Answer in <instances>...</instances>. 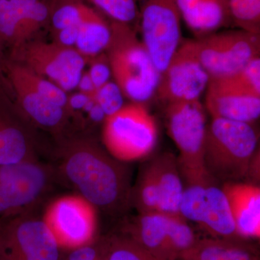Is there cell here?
<instances>
[{"instance_id": "36", "label": "cell", "mask_w": 260, "mask_h": 260, "mask_svg": "<svg viewBox=\"0 0 260 260\" xmlns=\"http://www.w3.org/2000/svg\"><path fill=\"white\" fill-rule=\"evenodd\" d=\"M3 49H4V47L0 43V68H1L2 63H3V59H4V57H3Z\"/></svg>"}, {"instance_id": "33", "label": "cell", "mask_w": 260, "mask_h": 260, "mask_svg": "<svg viewBox=\"0 0 260 260\" xmlns=\"http://www.w3.org/2000/svg\"><path fill=\"white\" fill-rule=\"evenodd\" d=\"M236 74L248 88L260 94V57L253 59Z\"/></svg>"}, {"instance_id": "1", "label": "cell", "mask_w": 260, "mask_h": 260, "mask_svg": "<svg viewBox=\"0 0 260 260\" xmlns=\"http://www.w3.org/2000/svg\"><path fill=\"white\" fill-rule=\"evenodd\" d=\"M56 145L53 167L58 179L107 215L119 216L129 209L133 186L124 162L88 133L66 135Z\"/></svg>"}, {"instance_id": "16", "label": "cell", "mask_w": 260, "mask_h": 260, "mask_svg": "<svg viewBox=\"0 0 260 260\" xmlns=\"http://www.w3.org/2000/svg\"><path fill=\"white\" fill-rule=\"evenodd\" d=\"M5 76L13 90L15 105L36 129L47 132L55 141L69 134L70 115L68 110L48 100L14 77Z\"/></svg>"}, {"instance_id": "8", "label": "cell", "mask_w": 260, "mask_h": 260, "mask_svg": "<svg viewBox=\"0 0 260 260\" xmlns=\"http://www.w3.org/2000/svg\"><path fill=\"white\" fill-rule=\"evenodd\" d=\"M61 251L42 218L0 217V260H59Z\"/></svg>"}, {"instance_id": "7", "label": "cell", "mask_w": 260, "mask_h": 260, "mask_svg": "<svg viewBox=\"0 0 260 260\" xmlns=\"http://www.w3.org/2000/svg\"><path fill=\"white\" fill-rule=\"evenodd\" d=\"M8 59L47 78L67 93L77 88L88 61L75 48L30 40L10 50Z\"/></svg>"}, {"instance_id": "19", "label": "cell", "mask_w": 260, "mask_h": 260, "mask_svg": "<svg viewBox=\"0 0 260 260\" xmlns=\"http://www.w3.org/2000/svg\"><path fill=\"white\" fill-rule=\"evenodd\" d=\"M181 20L198 38L232 23L225 0H176Z\"/></svg>"}, {"instance_id": "2", "label": "cell", "mask_w": 260, "mask_h": 260, "mask_svg": "<svg viewBox=\"0 0 260 260\" xmlns=\"http://www.w3.org/2000/svg\"><path fill=\"white\" fill-rule=\"evenodd\" d=\"M258 143L254 123L212 118L205 134V170L215 182H239L249 175Z\"/></svg>"}, {"instance_id": "31", "label": "cell", "mask_w": 260, "mask_h": 260, "mask_svg": "<svg viewBox=\"0 0 260 260\" xmlns=\"http://www.w3.org/2000/svg\"><path fill=\"white\" fill-rule=\"evenodd\" d=\"M64 251L59 260H104V239Z\"/></svg>"}, {"instance_id": "15", "label": "cell", "mask_w": 260, "mask_h": 260, "mask_svg": "<svg viewBox=\"0 0 260 260\" xmlns=\"http://www.w3.org/2000/svg\"><path fill=\"white\" fill-rule=\"evenodd\" d=\"M50 0L0 2V43L10 50L49 28Z\"/></svg>"}, {"instance_id": "26", "label": "cell", "mask_w": 260, "mask_h": 260, "mask_svg": "<svg viewBox=\"0 0 260 260\" xmlns=\"http://www.w3.org/2000/svg\"><path fill=\"white\" fill-rule=\"evenodd\" d=\"M131 205L140 214L158 212V184L150 161L142 169L136 184L132 189Z\"/></svg>"}, {"instance_id": "5", "label": "cell", "mask_w": 260, "mask_h": 260, "mask_svg": "<svg viewBox=\"0 0 260 260\" xmlns=\"http://www.w3.org/2000/svg\"><path fill=\"white\" fill-rule=\"evenodd\" d=\"M158 139L153 115L142 103L130 102L108 116L102 129L104 148L114 158L126 162L147 156Z\"/></svg>"}, {"instance_id": "22", "label": "cell", "mask_w": 260, "mask_h": 260, "mask_svg": "<svg viewBox=\"0 0 260 260\" xmlns=\"http://www.w3.org/2000/svg\"><path fill=\"white\" fill-rule=\"evenodd\" d=\"M111 35L110 20L95 9L93 14L79 24L75 49L88 63L95 56L105 52Z\"/></svg>"}, {"instance_id": "13", "label": "cell", "mask_w": 260, "mask_h": 260, "mask_svg": "<svg viewBox=\"0 0 260 260\" xmlns=\"http://www.w3.org/2000/svg\"><path fill=\"white\" fill-rule=\"evenodd\" d=\"M36 129L0 83V164L39 161Z\"/></svg>"}, {"instance_id": "9", "label": "cell", "mask_w": 260, "mask_h": 260, "mask_svg": "<svg viewBox=\"0 0 260 260\" xmlns=\"http://www.w3.org/2000/svg\"><path fill=\"white\" fill-rule=\"evenodd\" d=\"M196 41L200 61L210 78L236 74L259 57L260 34L242 29L216 31Z\"/></svg>"}, {"instance_id": "25", "label": "cell", "mask_w": 260, "mask_h": 260, "mask_svg": "<svg viewBox=\"0 0 260 260\" xmlns=\"http://www.w3.org/2000/svg\"><path fill=\"white\" fill-rule=\"evenodd\" d=\"M95 10L85 0H50L49 28L54 31L78 25Z\"/></svg>"}, {"instance_id": "14", "label": "cell", "mask_w": 260, "mask_h": 260, "mask_svg": "<svg viewBox=\"0 0 260 260\" xmlns=\"http://www.w3.org/2000/svg\"><path fill=\"white\" fill-rule=\"evenodd\" d=\"M205 108L212 118L254 123L260 116V95L248 88L237 74L210 78Z\"/></svg>"}, {"instance_id": "27", "label": "cell", "mask_w": 260, "mask_h": 260, "mask_svg": "<svg viewBox=\"0 0 260 260\" xmlns=\"http://www.w3.org/2000/svg\"><path fill=\"white\" fill-rule=\"evenodd\" d=\"M104 241V260H160L128 237L113 236Z\"/></svg>"}, {"instance_id": "29", "label": "cell", "mask_w": 260, "mask_h": 260, "mask_svg": "<svg viewBox=\"0 0 260 260\" xmlns=\"http://www.w3.org/2000/svg\"><path fill=\"white\" fill-rule=\"evenodd\" d=\"M238 28L260 34V0H225Z\"/></svg>"}, {"instance_id": "6", "label": "cell", "mask_w": 260, "mask_h": 260, "mask_svg": "<svg viewBox=\"0 0 260 260\" xmlns=\"http://www.w3.org/2000/svg\"><path fill=\"white\" fill-rule=\"evenodd\" d=\"M57 179L54 167L40 160L0 164V217L31 211Z\"/></svg>"}, {"instance_id": "30", "label": "cell", "mask_w": 260, "mask_h": 260, "mask_svg": "<svg viewBox=\"0 0 260 260\" xmlns=\"http://www.w3.org/2000/svg\"><path fill=\"white\" fill-rule=\"evenodd\" d=\"M94 99L102 107L107 117L115 114L125 105L124 95L114 81H109L97 89Z\"/></svg>"}, {"instance_id": "20", "label": "cell", "mask_w": 260, "mask_h": 260, "mask_svg": "<svg viewBox=\"0 0 260 260\" xmlns=\"http://www.w3.org/2000/svg\"><path fill=\"white\" fill-rule=\"evenodd\" d=\"M159 191V213L179 215V208L184 187L177 157L165 153L150 160Z\"/></svg>"}, {"instance_id": "4", "label": "cell", "mask_w": 260, "mask_h": 260, "mask_svg": "<svg viewBox=\"0 0 260 260\" xmlns=\"http://www.w3.org/2000/svg\"><path fill=\"white\" fill-rule=\"evenodd\" d=\"M168 133L179 150L178 166L188 185L216 183L204 164L206 116L200 101L167 104Z\"/></svg>"}, {"instance_id": "21", "label": "cell", "mask_w": 260, "mask_h": 260, "mask_svg": "<svg viewBox=\"0 0 260 260\" xmlns=\"http://www.w3.org/2000/svg\"><path fill=\"white\" fill-rule=\"evenodd\" d=\"M199 225L219 237L231 238L237 235L226 195L216 183L206 185L205 204Z\"/></svg>"}, {"instance_id": "34", "label": "cell", "mask_w": 260, "mask_h": 260, "mask_svg": "<svg viewBox=\"0 0 260 260\" xmlns=\"http://www.w3.org/2000/svg\"><path fill=\"white\" fill-rule=\"evenodd\" d=\"M78 25H72L67 28L51 31V42L55 43L61 47L75 48L78 37Z\"/></svg>"}, {"instance_id": "24", "label": "cell", "mask_w": 260, "mask_h": 260, "mask_svg": "<svg viewBox=\"0 0 260 260\" xmlns=\"http://www.w3.org/2000/svg\"><path fill=\"white\" fill-rule=\"evenodd\" d=\"M181 256L188 260H257L242 246L213 240L196 242Z\"/></svg>"}, {"instance_id": "3", "label": "cell", "mask_w": 260, "mask_h": 260, "mask_svg": "<svg viewBox=\"0 0 260 260\" xmlns=\"http://www.w3.org/2000/svg\"><path fill=\"white\" fill-rule=\"evenodd\" d=\"M110 23L105 53L114 82L130 102L145 104L156 93L160 74L135 28L112 20Z\"/></svg>"}, {"instance_id": "11", "label": "cell", "mask_w": 260, "mask_h": 260, "mask_svg": "<svg viewBox=\"0 0 260 260\" xmlns=\"http://www.w3.org/2000/svg\"><path fill=\"white\" fill-rule=\"evenodd\" d=\"M42 219L61 251L95 241L96 209L80 195L56 198L47 207Z\"/></svg>"}, {"instance_id": "17", "label": "cell", "mask_w": 260, "mask_h": 260, "mask_svg": "<svg viewBox=\"0 0 260 260\" xmlns=\"http://www.w3.org/2000/svg\"><path fill=\"white\" fill-rule=\"evenodd\" d=\"M173 215L159 213L140 214L124 224L127 237L160 260L177 258L171 244Z\"/></svg>"}, {"instance_id": "35", "label": "cell", "mask_w": 260, "mask_h": 260, "mask_svg": "<svg viewBox=\"0 0 260 260\" xmlns=\"http://www.w3.org/2000/svg\"><path fill=\"white\" fill-rule=\"evenodd\" d=\"M78 91L81 92L87 95H90L93 98L96 92V88L94 85L93 80L90 78V75L88 74V71H84L81 77H80L79 81H78L77 88Z\"/></svg>"}, {"instance_id": "37", "label": "cell", "mask_w": 260, "mask_h": 260, "mask_svg": "<svg viewBox=\"0 0 260 260\" xmlns=\"http://www.w3.org/2000/svg\"><path fill=\"white\" fill-rule=\"evenodd\" d=\"M3 1V0H0V2Z\"/></svg>"}, {"instance_id": "32", "label": "cell", "mask_w": 260, "mask_h": 260, "mask_svg": "<svg viewBox=\"0 0 260 260\" xmlns=\"http://www.w3.org/2000/svg\"><path fill=\"white\" fill-rule=\"evenodd\" d=\"M88 74L93 80L95 88L99 89L108 82L112 76V70L107 54L103 52L88 61Z\"/></svg>"}, {"instance_id": "10", "label": "cell", "mask_w": 260, "mask_h": 260, "mask_svg": "<svg viewBox=\"0 0 260 260\" xmlns=\"http://www.w3.org/2000/svg\"><path fill=\"white\" fill-rule=\"evenodd\" d=\"M138 27L159 73L167 68L181 43V20L176 0H138Z\"/></svg>"}, {"instance_id": "18", "label": "cell", "mask_w": 260, "mask_h": 260, "mask_svg": "<svg viewBox=\"0 0 260 260\" xmlns=\"http://www.w3.org/2000/svg\"><path fill=\"white\" fill-rule=\"evenodd\" d=\"M230 205L237 235L260 237L259 186L246 183L227 182L222 186Z\"/></svg>"}, {"instance_id": "23", "label": "cell", "mask_w": 260, "mask_h": 260, "mask_svg": "<svg viewBox=\"0 0 260 260\" xmlns=\"http://www.w3.org/2000/svg\"><path fill=\"white\" fill-rule=\"evenodd\" d=\"M0 69H3L5 75L14 77L48 100L69 112L68 93L50 80L37 74L20 63L10 60L8 58L3 59Z\"/></svg>"}, {"instance_id": "12", "label": "cell", "mask_w": 260, "mask_h": 260, "mask_svg": "<svg viewBox=\"0 0 260 260\" xmlns=\"http://www.w3.org/2000/svg\"><path fill=\"white\" fill-rule=\"evenodd\" d=\"M210 76L202 64L196 39L181 42L160 74L156 93L166 104L200 101Z\"/></svg>"}, {"instance_id": "28", "label": "cell", "mask_w": 260, "mask_h": 260, "mask_svg": "<svg viewBox=\"0 0 260 260\" xmlns=\"http://www.w3.org/2000/svg\"><path fill=\"white\" fill-rule=\"evenodd\" d=\"M114 21L127 24L135 28L139 23L138 0H85Z\"/></svg>"}]
</instances>
